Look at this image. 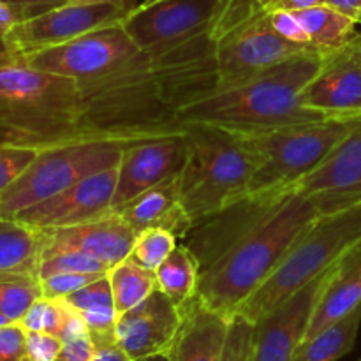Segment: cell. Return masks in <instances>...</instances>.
I'll return each mask as SVG.
<instances>
[{
	"label": "cell",
	"instance_id": "obj_1",
	"mask_svg": "<svg viewBox=\"0 0 361 361\" xmlns=\"http://www.w3.org/2000/svg\"><path fill=\"white\" fill-rule=\"evenodd\" d=\"M215 32L164 55L141 53L115 73L80 85L85 134L162 136L182 133L178 113L217 87Z\"/></svg>",
	"mask_w": 361,
	"mask_h": 361
},
{
	"label": "cell",
	"instance_id": "obj_2",
	"mask_svg": "<svg viewBox=\"0 0 361 361\" xmlns=\"http://www.w3.org/2000/svg\"><path fill=\"white\" fill-rule=\"evenodd\" d=\"M233 208L236 217L217 236L201 235L190 247L201 267L197 298L226 317L236 316L321 215L314 197L296 192L263 203L245 200Z\"/></svg>",
	"mask_w": 361,
	"mask_h": 361
},
{
	"label": "cell",
	"instance_id": "obj_3",
	"mask_svg": "<svg viewBox=\"0 0 361 361\" xmlns=\"http://www.w3.org/2000/svg\"><path fill=\"white\" fill-rule=\"evenodd\" d=\"M323 55L302 53L238 83L215 87L187 104L176 123H203L250 134L328 118L302 102L303 88L319 69Z\"/></svg>",
	"mask_w": 361,
	"mask_h": 361
},
{
	"label": "cell",
	"instance_id": "obj_4",
	"mask_svg": "<svg viewBox=\"0 0 361 361\" xmlns=\"http://www.w3.org/2000/svg\"><path fill=\"white\" fill-rule=\"evenodd\" d=\"M85 136L78 81L39 71L0 53V143L55 147Z\"/></svg>",
	"mask_w": 361,
	"mask_h": 361
},
{
	"label": "cell",
	"instance_id": "obj_5",
	"mask_svg": "<svg viewBox=\"0 0 361 361\" xmlns=\"http://www.w3.org/2000/svg\"><path fill=\"white\" fill-rule=\"evenodd\" d=\"M183 134L187 157L176 180L183 208L197 226L247 200L256 162L238 133L194 123Z\"/></svg>",
	"mask_w": 361,
	"mask_h": 361
},
{
	"label": "cell",
	"instance_id": "obj_6",
	"mask_svg": "<svg viewBox=\"0 0 361 361\" xmlns=\"http://www.w3.org/2000/svg\"><path fill=\"white\" fill-rule=\"evenodd\" d=\"M360 242L361 201L321 214L303 229L284 259L236 314L257 323L298 289L326 274Z\"/></svg>",
	"mask_w": 361,
	"mask_h": 361
},
{
	"label": "cell",
	"instance_id": "obj_7",
	"mask_svg": "<svg viewBox=\"0 0 361 361\" xmlns=\"http://www.w3.org/2000/svg\"><path fill=\"white\" fill-rule=\"evenodd\" d=\"M358 120L324 118L242 134L256 162L247 200L263 203L288 194L323 162Z\"/></svg>",
	"mask_w": 361,
	"mask_h": 361
},
{
	"label": "cell",
	"instance_id": "obj_8",
	"mask_svg": "<svg viewBox=\"0 0 361 361\" xmlns=\"http://www.w3.org/2000/svg\"><path fill=\"white\" fill-rule=\"evenodd\" d=\"M157 136L85 134L76 140L39 150L32 164L0 196V217H16L74 183L115 168L126 148Z\"/></svg>",
	"mask_w": 361,
	"mask_h": 361
},
{
	"label": "cell",
	"instance_id": "obj_9",
	"mask_svg": "<svg viewBox=\"0 0 361 361\" xmlns=\"http://www.w3.org/2000/svg\"><path fill=\"white\" fill-rule=\"evenodd\" d=\"M217 87L238 83L302 53H317L282 37L270 13L257 9L215 34Z\"/></svg>",
	"mask_w": 361,
	"mask_h": 361
},
{
	"label": "cell",
	"instance_id": "obj_10",
	"mask_svg": "<svg viewBox=\"0 0 361 361\" xmlns=\"http://www.w3.org/2000/svg\"><path fill=\"white\" fill-rule=\"evenodd\" d=\"M224 11L226 0H159L134 6L122 27L141 51L157 56L215 32Z\"/></svg>",
	"mask_w": 361,
	"mask_h": 361
},
{
	"label": "cell",
	"instance_id": "obj_11",
	"mask_svg": "<svg viewBox=\"0 0 361 361\" xmlns=\"http://www.w3.org/2000/svg\"><path fill=\"white\" fill-rule=\"evenodd\" d=\"M141 53L120 21L20 59L35 69L71 78L78 85H83L115 73Z\"/></svg>",
	"mask_w": 361,
	"mask_h": 361
},
{
	"label": "cell",
	"instance_id": "obj_12",
	"mask_svg": "<svg viewBox=\"0 0 361 361\" xmlns=\"http://www.w3.org/2000/svg\"><path fill=\"white\" fill-rule=\"evenodd\" d=\"M130 9L133 7L101 0H74L18 23L7 34L4 46L11 55H28L120 23Z\"/></svg>",
	"mask_w": 361,
	"mask_h": 361
},
{
	"label": "cell",
	"instance_id": "obj_13",
	"mask_svg": "<svg viewBox=\"0 0 361 361\" xmlns=\"http://www.w3.org/2000/svg\"><path fill=\"white\" fill-rule=\"evenodd\" d=\"M319 275L254 323L252 361H291L305 341L317 300L330 271Z\"/></svg>",
	"mask_w": 361,
	"mask_h": 361
},
{
	"label": "cell",
	"instance_id": "obj_14",
	"mask_svg": "<svg viewBox=\"0 0 361 361\" xmlns=\"http://www.w3.org/2000/svg\"><path fill=\"white\" fill-rule=\"evenodd\" d=\"M185 129L182 133L162 134L130 145L118 164V182L111 210H116L145 190L176 178L185 164Z\"/></svg>",
	"mask_w": 361,
	"mask_h": 361
},
{
	"label": "cell",
	"instance_id": "obj_15",
	"mask_svg": "<svg viewBox=\"0 0 361 361\" xmlns=\"http://www.w3.org/2000/svg\"><path fill=\"white\" fill-rule=\"evenodd\" d=\"M356 39L324 53L319 69L303 88V106L328 118H361V49Z\"/></svg>",
	"mask_w": 361,
	"mask_h": 361
},
{
	"label": "cell",
	"instance_id": "obj_16",
	"mask_svg": "<svg viewBox=\"0 0 361 361\" xmlns=\"http://www.w3.org/2000/svg\"><path fill=\"white\" fill-rule=\"evenodd\" d=\"M289 192L314 197L321 214L361 201V118L316 169Z\"/></svg>",
	"mask_w": 361,
	"mask_h": 361
},
{
	"label": "cell",
	"instance_id": "obj_17",
	"mask_svg": "<svg viewBox=\"0 0 361 361\" xmlns=\"http://www.w3.org/2000/svg\"><path fill=\"white\" fill-rule=\"evenodd\" d=\"M116 182L118 166L95 173L56 196L20 212L13 219L34 229L69 228L92 221L111 210Z\"/></svg>",
	"mask_w": 361,
	"mask_h": 361
},
{
	"label": "cell",
	"instance_id": "obj_18",
	"mask_svg": "<svg viewBox=\"0 0 361 361\" xmlns=\"http://www.w3.org/2000/svg\"><path fill=\"white\" fill-rule=\"evenodd\" d=\"M182 319V309L157 288L140 305L118 314L116 342L134 361L168 355Z\"/></svg>",
	"mask_w": 361,
	"mask_h": 361
},
{
	"label": "cell",
	"instance_id": "obj_19",
	"mask_svg": "<svg viewBox=\"0 0 361 361\" xmlns=\"http://www.w3.org/2000/svg\"><path fill=\"white\" fill-rule=\"evenodd\" d=\"M41 231L42 250H76L97 259L108 270L130 256L136 240L133 228L113 210L81 224Z\"/></svg>",
	"mask_w": 361,
	"mask_h": 361
},
{
	"label": "cell",
	"instance_id": "obj_20",
	"mask_svg": "<svg viewBox=\"0 0 361 361\" xmlns=\"http://www.w3.org/2000/svg\"><path fill=\"white\" fill-rule=\"evenodd\" d=\"M176 178L145 190L113 212H116L136 235L145 229L161 228L171 231L176 238H187L196 224L183 208Z\"/></svg>",
	"mask_w": 361,
	"mask_h": 361
},
{
	"label": "cell",
	"instance_id": "obj_21",
	"mask_svg": "<svg viewBox=\"0 0 361 361\" xmlns=\"http://www.w3.org/2000/svg\"><path fill=\"white\" fill-rule=\"evenodd\" d=\"M182 314L169 361H221L231 317L208 309L197 296L182 307Z\"/></svg>",
	"mask_w": 361,
	"mask_h": 361
},
{
	"label": "cell",
	"instance_id": "obj_22",
	"mask_svg": "<svg viewBox=\"0 0 361 361\" xmlns=\"http://www.w3.org/2000/svg\"><path fill=\"white\" fill-rule=\"evenodd\" d=\"M361 307V242L353 247L330 271L310 319L307 338Z\"/></svg>",
	"mask_w": 361,
	"mask_h": 361
},
{
	"label": "cell",
	"instance_id": "obj_23",
	"mask_svg": "<svg viewBox=\"0 0 361 361\" xmlns=\"http://www.w3.org/2000/svg\"><path fill=\"white\" fill-rule=\"evenodd\" d=\"M44 236L16 219L0 217V279L37 277Z\"/></svg>",
	"mask_w": 361,
	"mask_h": 361
},
{
	"label": "cell",
	"instance_id": "obj_24",
	"mask_svg": "<svg viewBox=\"0 0 361 361\" xmlns=\"http://www.w3.org/2000/svg\"><path fill=\"white\" fill-rule=\"evenodd\" d=\"M63 300H67V303L85 321L92 341L101 342L116 338L115 328L116 319H118V310H116L115 300H113L108 274Z\"/></svg>",
	"mask_w": 361,
	"mask_h": 361
},
{
	"label": "cell",
	"instance_id": "obj_25",
	"mask_svg": "<svg viewBox=\"0 0 361 361\" xmlns=\"http://www.w3.org/2000/svg\"><path fill=\"white\" fill-rule=\"evenodd\" d=\"M293 13L298 16L310 46L319 53H330L351 44L361 32L356 21L326 4Z\"/></svg>",
	"mask_w": 361,
	"mask_h": 361
},
{
	"label": "cell",
	"instance_id": "obj_26",
	"mask_svg": "<svg viewBox=\"0 0 361 361\" xmlns=\"http://www.w3.org/2000/svg\"><path fill=\"white\" fill-rule=\"evenodd\" d=\"M154 274L157 288L180 309L197 296L201 267L190 247L176 245Z\"/></svg>",
	"mask_w": 361,
	"mask_h": 361
},
{
	"label": "cell",
	"instance_id": "obj_27",
	"mask_svg": "<svg viewBox=\"0 0 361 361\" xmlns=\"http://www.w3.org/2000/svg\"><path fill=\"white\" fill-rule=\"evenodd\" d=\"M361 324V307L330 324L296 349L291 361H338L355 348Z\"/></svg>",
	"mask_w": 361,
	"mask_h": 361
},
{
	"label": "cell",
	"instance_id": "obj_28",
	"mask_svg": "<svg viewBox=\"0 0 361 361\" xmlns=\"http://www.w3.org/2000/svg\"><path fill=\"white\" fill-rule=\"evenodd\" d=\"M108 281L111 286L113 300L118 314L127 312L133 307L140 305L145 298L157 289L154 271L140 267L130 257L120 261L108 271Z\"/></svg>",
	"mask_w": 361,
	"mask_h": 361
},
{
	"label": "cell",
	"instance_id": "obj_29",
	"mask_svg": "<svg viewBox=\"0 0 361 361\" xmlns=\"http://www.w3.org/2000/svg\"><path fill=\"white\" fill-rule=\"evenodd\" d=\"M74 312L76 310L67 303V300H53L41 296L28 309L20 324L27 331H44V334H51L62 338Z\"/></svg>",
	"mask_w": 361,
	"mask_h": 361
},
{
	"label": "cell",
	"instance_id": "obj_30",
	"mask_svg": "<svg viewBox=\"0 0 361 361\" xmlns=\"http://www.w3.org/2000/svg\"><path fill=\"white\" fill-rule=\"evenodd\" d=\"M41 296V282L37 277L0 279V312L11 323H20Z\"/></svg>",
	"mask_w": 361,
	"mask_h": 361
},
{
	"label": "cell",
	"instance_id": "obj_31",
	"mask_svg": "<svg viewBox=\"0 0 361 361\" xmlns=\"http://www.w3.org/2000/svg\"><path fill=\"white\" fill-rule=\"evenodd\" d=\"M176 240L178 238L171 231H168V229H145V231L136 235L129 257L136 261L140 267L155 271L164 263L166 257L173 252V249L178 245Z\"/></svg>",
	"mask_w": 361,
	"mask_h": 361
},
{
	"label": "cell",
	"instance_id": "obj_32",
	"mask_svg": "<svg viewBox=\"0 0 361 361\" xmlns=\"http://www.w3.org/2000/svg\"><path fill=\"white\" fill-rule=\"evenodd\" d=\"M97 259L76 250H42L39 279L53 274H108Z\"/></svg>",
	"mask_w": 361,
	"mask_h": 361
},
{
	"label": "cell",
	"instance_id": "obj_33",
	"mask_svg": "<svg viewBox=\"0 0 361 361\" xmlns=\"http://www.w3.org/2000/svg\"><path fill=\"white\" fill-rule=\"evenodd\" d=\"M254 323L243 316H233L221 361H252Z\"/></svg>",
	"mask_w": 361,
	"mask_h": 361
},
{
	"label": "cell",
	"instance_id": "obj_34",
	"mask_svg": "<svg viewBox=\"0 0 361 361\" xmlns=\"http://www.w3.org/2000/svg\"><path fill=\"white\" fill-rule=\"evenodd\" d=\"M39 150L35 148L0 143V196L7 187L16 182L18 176L32 164Z\"/></svg>",
	"mask_w": 361,
	"mask_h": 361
},
{
	"label": "cell",
	"instance_id": "obj_35",
	"mask_svg": "<svg viewBox=\"0 0 361 361\" xmlns=\"http://www.w3.org/2000/svg\"><path fill=\"white\" fill-rule=\"evenodd\" d=\"M102 275L106 274H53L39 279V282H41V291L44 298L60 300L80 291L81 288L97 281Z\"/></svg>",
	"mask_w": 361,
	"mask_h": 361
},
{
	"label": "cell",
	"instance_id": "obj_36",
	"mask_svg": "<svg viewBox=\"0 0 361 361\" xmlns=\"http://www.w3.org/2000/svg\"><path fill=\"white\" fill-rule=\"evenodd\" d=\"M0 361H30L27 351V330L20 323L0 326Z\"/></svg>",
	"mask_w": 361,
	"mask_h": 361
},
{
	"label": "cell",
	"instance_id": "obj_37",
	"mask_svg": "<svg viewBox=\"0 0 361 361\" xmlns=\"http://www.w3.org/2000/svg\"><path fill=\"white\" fill-rule=\"evenodd\" d=\"M62 338L44 331H27V351L30 361H56L62 353Z\"/></svg>",
	"mask_w": 361,
	"mask_h": 361
},
{
	"label": "cell",
	"instance_id": "obj_38",
	"mask_svg": "<svg viewBox=\"0 0 361 361\" xmlns=\"http://www.w3.org/2000/svg\"><path fill=\"white\" fill-rule=\"evenodd\" d=\"M268 13H270L271 25H274V28L282 35V37L288 39V41H291V42H295V44L303 46V48L316 51V49L310 46L309 37H307V34H305V30H303L302 23H300L298 16H296L293 11H268Z\"/></svg>",
	"mask_w": 361,
	"mask_h": 361
},
{
	"label": "cell",
	"instance_id": "obj_39",
	"mask_svg": "<svg viewBox=\"0 0 361 361\" xmlns=\"http://www.w3.org/2000/svg\"><path fill=\"white\" fill-rule=\"evenodd\" d=\"M62 342V353L56 361H90L92 355H94L95 345L88 330L69 335Z\"/></svg>",
	"mask_w": 361,
	"mask_h": 361
},
{
	"label": "cell",
	"instance_id": "obj_40",
	"mask_svg": "<svg viewBox=\"0 0 361 361\" xmlns=\"http://www.w3.org/2000/svg\"><path fill=\"white\" fill-rule=\"evenodd\" d=\"M25 20H28V16L20 6L9 2V0H0V53L6 51L4 41H6L7 34Z\"/></svg>",
	"mask_w": 361,
	"mask_h": 361
},
{
	"label": "cell",
	"instance_id": "obj_41",
	"mask_svg": "<svg viewBox=\"0 0 361 361\" xmlns=\"http://www.w3.org/2000/svg\"><path fill=\"white\" fill-rule=\"evenodd\" d=\"M94 345L95 349L90 361H134L126 351H123L122 345L116 342V338L94 342Z\"/></svg>",
	"mask_w": 361,
	"mask_h": 361
},
{
	"label": "cell",
	"instance_id": "obj_42",
	"mask_svg": "<svg viewBox=\"0 0 361 361\" xmlns=\"http://www.w3.org/2000/svg\"><path fill=\"white\" fill-rule=\"evenodd\" d=\"M9 2L20 6L28 18H34L37 14L53 9V7L63 6V4L74 2V0H9Z\"/></svg>",
	"mask_w": 361,
	"mask_h": 361
},
{
	"label": "cell",
	"instance_id": "obj_43",
	"mask_svg": "<svg viewBox=\"0 0 361 361\" xmlns=\"http://www.w3.org/2000/svg\"><path fill=\"white\" fill-rule=\"evenodd\" d=\"M324 4L326 0H275L267 11H305Z\"/></svg>",
	"mask_w": 361,
	"mask_h": 361
},
{
	"label": "cell",
	"instance_id": "obj_44",
	"mask_svg": "<svg viewBox=\"0 0 361 361\" xmlns=\"http://www.w3.org/2000/svg\"><path fill=\"white\" fill-rule=\"evenodd\" d=\"M326 6L341 11L361 27V0H326Z\"/></svg>",
	"mask_w": 361,
	"mask_h": 361
},
{
	"label": "cell",
	"instance_id": "obj_45",
	"mask_svg": "<svg viewBox=\"0 0 361 361\" xmlns=\"http://www.w3.org/2000/svg\"><path fill=\"white\" fill-rule=\"evenodd\" d=\"M101 2H113V4H122V6L134 7L133 6V0H101Z\"/></svg>",
	"mask_w": 361,
	"mask_h": 361
},
{
	"label": "cell",
	"instance_id": "obj_46",
	"mask_svg": "<svg viewBox=\"0 0 361 361\" xmlns=\"http://www.w3.org/2000/svg\"><path fill=\"white\" fill-rule=\"evenodd\" d=\"M145 361H169V356L168 355H161V356H155V358L145 360Z\"/></svg>",
	"mask_w": 361,
	"mask_h": 361
},
{
	"label": "cell",
	"instance_id": "obj_47",
	"mask_svg": "<svg viewBox=\"0 0 361 361\" xmlns=\"http://www.w3.org/2000/svg\"><path fill=\"white\" fill-rule=\"evenodd\" d=\"M9 323H11V321L7 319V317L4 316L2 312H0V326H4V324H9Z\"/></svg>",
	"mask_w": 361,
	"mask_h": 361
},
{
	"label": "cell",
	"instance_id": "obj_48",
	"mask_svg": "<svg viewBox=\"0 0 361 361\" xmlns=\"http://www.w3.org/2000/svg\"><path fill=\"white\" fill-rule=\"evenodd\" d=\"M154 2H159V0H143L140 6H150V4H154Z\"/></svg>",
	"mask_w": 361,
	"mask_h": 361
},
{
	"label": "cell",
	"instance_id": "obj_49",
	"mask_svg": "<svg viewBox=\"0 0 361 361\" xmlns=\"http://www.w3.org/2000/svg\"><path fill=\"white\" fill-rule=\"evenodd\" d=\"M356 41H358V46H360V49H361V32L358 34V39H356Z\"/></svg>",
	"mask_w": 361,
	"mask_h": 361
},
{
	"label": "cell",
	"instance_id": "obj_50",
	"mask_svg": "<svg viewBox=\"0 0 361 361\" xmlns=\"http://www.w3.org/2000/svg\"><path fill=\"white\" fill-rule=\"evenodd\" d=\"M358 361H361V358H360V360H358Z\"/></svg>",
	"mask_w": 361,
	"mask_h": 361
}]
</instances>
